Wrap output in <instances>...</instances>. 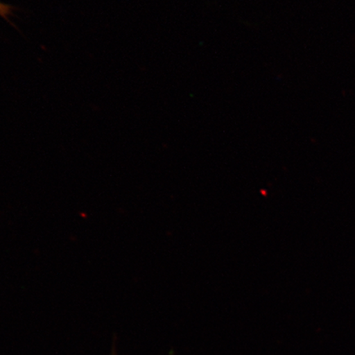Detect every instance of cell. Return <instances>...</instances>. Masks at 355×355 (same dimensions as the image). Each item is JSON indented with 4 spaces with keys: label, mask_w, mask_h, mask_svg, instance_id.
Listing matches in <instances>:
<instances>
[{
    "label": "cell",
    "mask_w": 355,
    "mask_h": 355,
    "mask_svg": "<svg viewBox=\"0 0 355 355\" xmlns=\"http://www.w3.org/2000/svg\"><path fill=\"white\" fill-rule=\"evenodd\" d=\"M13 10H15V8H13L12 6L0 2V17H2L4 20L10 22V17L12 15Z\"/></svg>",
    "instance_id": "cell-1"
}]
</instances>
